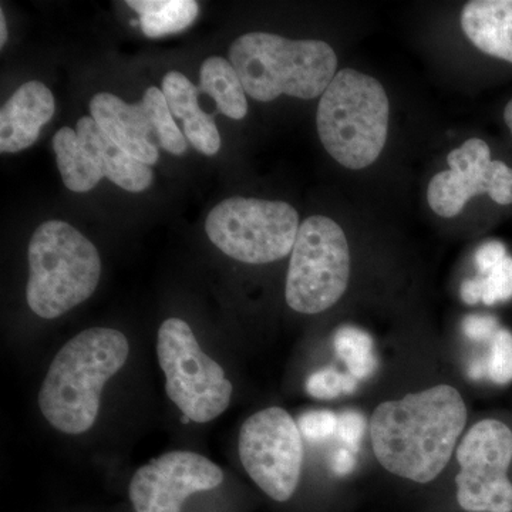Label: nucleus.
<instances>
[{
  "instance_id": "1",
  "label": "nucleus",
  "mask_w": 512,
  "mask_h": 512,
  "mask_svg": "<svg viewBox=\"0 0 512 512\" xmlns=\"http://www.w3.org/2000/svg\"><path fill=\"white\" fill-rule=\"evenodd\" d=\"M466 423L463 397L440 384L377 406L370 421L373 451L394 476L427 484L446 468Z\"/></svg>"
},
{
  "instance_id": "2",
  "label": "nucleus",
  "mask_w": 512,
  "mask_h": 512,
  "mask_svg": "<svg viewBox=\"0 0 512 512\" xmlns=\"http://www.w3.org/2000/svg\"><path fill=\"white\" fill-rule=\"evenodd\" d=\"M128 353V340L116 329H87L70 339L53 359L40 389L45 419L72 436L92 429L104 386L126 365Z\"/></svg>"
},
{
  "instance_id": "3",
  "label": "nucleus",
  "mask_w": 512,
  "mask_h": 512,
  "mask_svg": "<svg viewBox=\"0 0 512 512\" xmlns=\"http://www.w3.org/2000/svg\"><path fill=\"white\" fill-rule=\"evenodd\" d=\"M245 93L258 101L282 94L311 100L322 96L335 79L338 57L322 40H291L272 33L238 37L229 49Z\"/></svg>"
},
{
  "instance_id": "4",
  "label": "nucleus",
  "mask_w": 512,
  "mask_h": 512,
  "mask_svg": "<svg viewBox=\"0 0 512 512\" xmlns=\"http://www.w3.org/2000/svg\"><path fill=\"white\" fill-rule=\"evenodd\" d=\"M390 104L382 83L353 69L336 74L320 97L316 126L323 147L349 170H363L382 154Z\"/></svg>"
},
{
  "instance_id": "5",
  "label": "nucleus",
  "mask_w": 512,
  "mask_h": 512,
  "mask_svg": "<svg viewBox=\"0 0 512 512\" xmlns=\"http://www.w3.org/2000/svg\"><path fill=\"white\" fill-rule=\"evenodd\" d=\"M29 308L56 319L87 301L99 285V251L82 232L63 221H47L30 239Z\"/></svg>"
},
{
  "instance_id": "6",
  "label": "nucleus",
  "mask_w": 512,
  "mask_h": 512,
  "mask_svg": "<svg viewBox=\"0 0 512 512\" xmlns=\"http://www.w3.org/2000/svg\"><path fill=\"white\" fill-rule=\"evenodd\" d=\"M350 278L348 239L338 222L322 215L306 218L293 245L286 278V303L305 315L338 303Z\"/></svg>"
},
{
  "instance_id": "7",
  "label": "nucleus",
  "mask_w": 512,
  "mask_h": 512,
  "mask_svg": "<svg viewBox=\"0 0 512 512\" xmlns=\"http://www.w3.org/2000/svg\"><path fill=\"white\" fill-rule=\"evenodd\" d=\"M157 355L165 392L187 419L208 423L228 409L234 387L224 369L202 352L187 322L165 320L158 330Z\"/></svg>"
},
{
  "instance_id": "8",
  "label": "nucleus",
  "mask_w": 512,
  "mask_h": 512,
  "mask_svg": "<svg viewBox=\"0 0 512 512\" xmlns=\"http://www.w3.org/2000/svg\"><path fill=\"white\" fill-rule=\"evenodd\" d=\"M298 211L284 201L234 197L212 208L205 231L225 255L264 265L291 254L298 235Z\"/></svg>"
},
{
  "instance_id": "9",
  "label": "nucleus",
  "mask_w": 512,
  "mask_h": 512,
  "mask_svg": "<svg viewBox=\"0 0 512 512\" xmlns=\"http://www.w3.org/2000/svg\"><path fill=\"white\" fill-rule=\"evenodd\" d=\"M239 458L254 483L272 500H291L301 480L302 434L291 414L269 407L249 417L239 433Z\"/></svg>"
},
{
  "instance_id": "10",
  "label": "nucleus",
  "mask_w": 512,
  "mask_h": 512,
  "mask_svg": "<svg viewBox=\"0 0 512 512\" xmlns=\"http://www.w3.org/2000/svg\"><path fill=\"white\" fill-rule=\"evenodd\" d=\"M457 500L473 512H512V431L501 421L481 420L457 448Z\"/></svg>"
},
{
  "instance_id": "11",
  "label": "nucleus",
  "mask_w": 512,
  "mask_h": 512,
  "mask_svg": "<svg viewBox=\"0 0 512 512\" xmlns=\"http://www.w3.org/2000/svg\"><path fill=\"white\" fill-rule=\"evenodd\" d=\"M450 170L434 175L427 190L431 210L441 218H453L468 201L487 194L500 205L512 204V168L491 160L488 144L470 138L447 157Z\"/></svg>"
},
{
  "instance_id": "12",
  "label": "nucleus",
  "mask_w": 512,
  "mask_h": 512,
  "mask_svg": "<svg viewBox=\"0 0 512 512\" xmlns=\"http://www.w3.org/2000/svg\"><path fill=\"white\" fill-rule=\"evenodd\" d=\"M222 483L224 473L207 457L171 451L138 468L131 478L130 500L136 512H181L192 494Z\"/></svg>"
},
{
  "instance_id": "13",
  "label": "nucleus",
  "mask_w": 512,
  "mask_h": 512,
  "mask_svg": "<svg viewBox=\"0 0 512 512\" xmlns=\"http://www.w3.org/2000/svg\"><path fill=\"white\" fill-rule=\"evenodd\" d=\"M90 113L101 131L127 154L148 167L157 163V138L143 103L127 104L114 94L99 93L90 101Z\"/></svg>"
},
{
  "instance_id": "14",
  "label": "nucleus",
  "mask_w": 512,
  "mask_h": 512,
  "mask_svg": "<svg viewBox=\"0 0 512 512\" xmlns=\"http://www.w3.org/2000/svg\"><path fill=\"white\" fill-rule=\"evenodd\" d=\"M55 107V97L45 84H22L0 110V151L19 153L33 146Z\"/></svg>"
},
{
  "instance_id": "15",
  "label": "nucleus",
  "mask_w": 512,
  "mask_h": 512,
  "mask_svg": "<svg viewBox=\"0 0 512 512\" xmlns=\"http://www.w3.org/2000/svg\"><path fill=\"white\" fill-rule=\"evenodd\" d=\"M76 133L103 171L104 178H109L111 183L130 192L146 191L153 183L151 168L113 143L93 117H82L77 123Z\"/></svg>"
},
{
  "instance_id": "16",
  "label": "nucleus",
  "mask_w": 512,
  "mask_h": 512,
  "mask_svg": "<svg viewBox=\"0 0 512 512\" xmlns=\"http://www.w3.org/2000/svg\"><path fill=\"white\" fill-rule=\"evenodd\" d=\"M200 92L183 73L170 72L164 76L165 100L173 116L183 121L185 137L200 153L214 156L221 148L220 131L214 117L201 110Z\"/></svg>"
},
{
  "instance_id": "17",
  "label": "nucleus",
  "mask_w": 512,
  "mask_h": 512,
  "mask_svg": "<svg viewBox=\"0 0 512 512\" xmlns=\"http://www.w3.org/2000/svg\"><path fill=\"white\" fill-rule=\"evenodd\" d=\"M461 28L485 55L512 63V0H473L461 13Z\"/></svg>"
},
{
  "instance_id": "18",
  "label": "nucleus",
  "mask_w": 512,
  "mask_h": 512,
  "mask_svg": "<svg viewBox=\"0 0 512 512\" xmlns=\"http://www.w3.org/2000/svg\"><path fill=\"white\" fill-rule=\"evenodd\" d=\"M53 148L63 183L70 191H92L103 180V171L73 128L63 127L57 131L53 137Z\"/></svg>"
},
{
  "instance_id": "19",
  "label": "nucleus",
  "mask_w": 512,
  "mask_h": 512,
  "mask_svg": "<svg viewBox=\"0 0 512 512\" xmlns=\"http://www.w3.org/2000/svg\"><path fill=\"white\" fill-rule=\"evenodd\" d=\"M201 92L210 94L217 110L232 120H242L248 113L245 89L237 70L222 57H208L201 66Z\"/></svg>"
},
{
  "instance_id": "20",
  "label": "nucleus",
  "mask_w": 512,
  "mask_h": 512,
  "mask_svg": "<svg viewBox=\"0 0 512 512\" xmlns=\"http://www.w3.org/2000/svg\"><path fill=\"white\" fill-rule=\"evenodd\" d=\"M140 15L141 30L147 37H161L190 28L200 13L194 0H128Z\"/></svg>"
},
{
  "instance_id": "21",
  "label": "nucleus",
  "mask_w": 512,
  "mask_h": 512,
  "mask_svg": "<svg viewBox=\"0 0 512 512\" xmlns=\"http://www.w3.org/2000/svg\"><path fill=\"white\" fill-rule=\"evenodd\" d=\"M141 103L154 128L158 146L174 156H183L187 151V137L175 123L163 90L158 87H148Z\"/></svg>"
},
{
  "instance_id": "22",
  "label": "nucleus",
  "mask_w": 512,
  "mask_h": 512,
  "mask_svg": "<svg viewBox=\"0 0 512 512\" xmlns=\"http://www.w3.org/2000/svg\"><path fill=\"white\" fill-rule=\"evenodd\" d=\"M335 348L340 359L345 360L350 375L357 380L367 379L375 372L377 360L373 340L365 330L343 326L336 332Z\"/></svg>"
},
{
  "instance_id": "23",
  "label": "nucleus",
  "mask_w": 512,
  "mask_h": 512,
  "mask_svg": "<svg viewBox=\"0 0 512 512\" xmlns=\"http://www.w3.org/2000/svg\"><path fill=\"white\" fill-rule=\"evenodd\" d=\"M356 389V377L343 375L332 367L312 373L306 380V392L319 400H332L340 394L353 393Z\"/></svg>"
},
{
  "instance_id": "24",
  "label": "nucleus",
  "mask_w": 512,
  "mask_h": 512,
  "mask_svg": "<svg viewBox=\"0 0 512 512\" xmlns=\"http://www.w3.org/2000/svg\"><path fill=\"white\" fill-rule=\"evenodd\" d=\"M488 377L497 384L512 382V333L501 329L491 339L488 356Z\"/></svg>"
},
{
  "instance_id": "25",
  "label": "nucleus",
  "mask_w": 512,
  "mask_h": 512,
  "mask_svg": "<svg viewBox=\"0 0 512 512\" xmlns=\"http://www.w3.org/2000/svg\"><path fill=\"white\" fill-rule=\"evenodd\" d=\"M484 305L493 306L512 299V256H507L488 274L480 275Z\"/></svg>"
},
{
  "instance_id": "26",
  "label": "nucleus",
  "mask_w": 512,
  "mask_h": 512,
  "mask_svg": "<svg viewBox=\"0 0 512 512\" xmlns=\"http://www.w3.org/2000/svg\"><path fill=\"white\" fill-rule=\"evenodd\" d=\"M298 427L308 440H326L338 431V416L329 410H312L302 414Z\"/></svg>"
},
{
  "instance_id": "27",
  "label": "nucleus",
  "mask_w": 512,
  "mask_h": 512,
  "mask_svg": "<svg viewBox=\"0 0 512 512\" xmlns=\"http://www.w3.org/2000/svg\"><path fill=\"white\" fill-rule=\"evenodd\" d=\"M366 420L362 413L349 410L338 416V434L340 439L352 447V451L359 448L360 441L365 434Z\"/></svg>"
},
{
  "instance_id": "28",
  "label": "nucleus",
  "mask_w": 512,
  "mask_h": 512,
  "mask_svg": "<svg viewBox=\"0 0 512 512\" xmlns=\"http://www.w3.org/2000/svg\"><path fill=\"white\" fill-rule=\"evenodd\" d=\"M498 320L490 315H470L463 320V332L467 338L483 342L493 339L498 332Z\"/></svg>"
},
{
  "instance_id": "29",
  "label": "nucleus",
  "mask_w": 512,
  "mask_h": 512,
  "mask_svg": "<svg viewBox=\"0 0 512 512\" xmlns=\"http://www.w3.org/2000/svg\"><path fill=\"white\" fill-rule=\"evenodd\" d=\"M507 256V248H505L503 242L490 241L485 242V244L477 249L474 259H476L480 275H485L500 264V262H503Z\"/></svg>"
},
{
  "instance_id": "30",
  "label": "nucleus",
  "mask_w": 512,
  "mask_h": 512,
  "mask_svg": "<svg viewBox=\"0 0 512 512\" xmlns=\"http://www.w3.org/2000/svg\"><path fill=\"white\" fill-rule=\"evenodd\" d=\"M353 453H355V451L345 450V448L336 451L332 460V470L335 471L338 476H346V474L352 473L353 468L356 466V458Z\"/></svg>"
},
{
  "instance_id": "31",
  "label": "nucleus",
  "mask_w": 512,
  "mask_h": 512,
  "mask_svg": "<svg viewBox=\"0 0 512 512\" xmlns=\"http://www.w3.org/2000/svg\"><path fill=\"white\" fill-rule=\"evenodd\" d=\"M461 299L467 305H477V303L483 302V288H481L480 276L463 282V285H461Z\"/></svg>"
},
{
  "instance_id": "32",
  "label": "nucleus",
  "mask_w": 512,
  "mask_h": 512,
  "mask_svg": "<svg viewBox=\"0 0 512 512\" xmlns=\"http://www.w3.org/2000/svg\"><path fill=\"white\" fill-rule=\"evenodd\" d=\"M468 375H470L471 379H483L485 375H488L487 362H483L481 359L474 360L471 363L470 369H468Z\"/></svg>"
},
{
  "instance_id": "33",
  "label": "nucleus",
  "mask_w": 512,
  "mask_h": 512,
  "mask_svg": "<svg viewBox=\"0 0 512 512\" xmlns=\"http://www.w3.org/2000/svg\"><path fill=\"white\" fill-rule=\"evenodd\" d=\"M6 40H8V28H6V18L3 9L0 10V46H5Z\"/></svg>"
},
{
  "instance_id": "34",
  "label": "nucleus",
  "mask_w": 512,
  "mask_h": 512,
  "mask_svg": "<svg viewBox=\"0 0 512 512\" xmlns=\"http://www.w3.org/2000/svg\"><path fill=\"white\" fill-rule=\"evenodd\" d=\"M504 120L505 124H507L508 128H510L512 136V100L507 104V107H505Z\"/></svg>"
}]
</instances>
